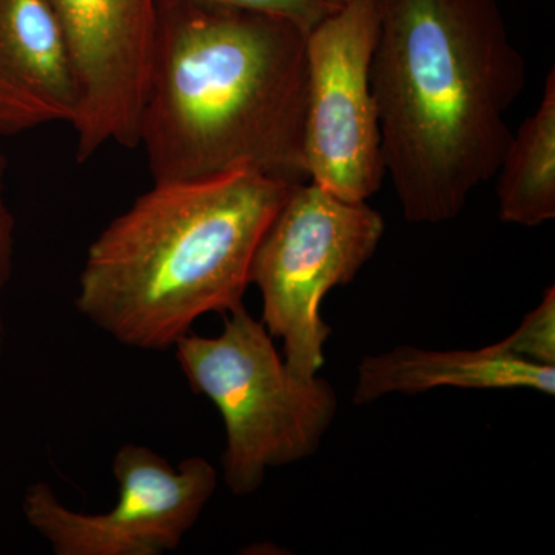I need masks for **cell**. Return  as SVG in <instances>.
<instances>
[{
  "label": "cell",
  "mask_w": 555,
  "mask_h": 555,
  "mask_svg": "<svg viewBox=\"0 0 555 555\" xmlns=\"http://www.w3.org/2000/svg\"><path fill=\"white\" fill-rule=\"evenodd\" d=\"M371 65L386 177L404 218L440 224L495 178L526 62L496 0H377Z\"/></svg>",
  "instance_id": "1"
},
{
  "label": "cell",
  "mask_w": 555,
  "mask_h": 555,
  "mask_svg": "<svg viewBox=\"0 0 555 555\" xmlns=\"http://www.w3.org/2000/svg\"><path fill=\"white\" fill-rule=\"evenodd\" d=\"M308 33L214 0H160L139 145L153 182L250 170L309 181Z\"/></svg>",
  "instance_id": "2"
},
{
  "label": "cell",
  "mask_w": 555,
  "mask_h": 555,
  "mask_svg": "<svg viewBox=\"0 0 555 555\" xmlns=\"http://www.w3.org/2000/svg\"><path fill=\"white\" fill-rule=\"evenodd\" d=\"M292 185L250 170L153 182L91 243L80 315L120 345L173 349L199 318L243 306L259 241Z\"/></svg>",
  "instance_id": "3"
},
{
  "label": "cell",
  "mask_w": 555,
  "mask_h": 555,
  "mask_svg": "<svg viewBox=\"0 0 555 555\" xmlns=\"http://www.w3.org/2000/svg\"><path fill=\"white\" fill-rule=\"evenodd\" d=\"M173 349L190 389L222 416V476L233 494H254L269 469L315 454L337 414L334 387L292 374L244 305L225 313L217 337L190 332Z\"/></svg>",
  "instance_id": "4"
},
{
  "label": "cell",
  "mask_w": 555,
  "mask_h": 555,
  "mask_svg": "<svg viewBox=\"0 0 555 555\" xmlns=\"http://www.w3.org/2000/svg\"><path fill=\"white\" fill-rule=\"evenodd\" d=\"M385 221L367 201H347L313 182L292 185L259 241L250 284L261 321L283 339L284 363L298 378L317 377L331 327L320 306L328 291L352 283L374 257Z\"/></svg>",
  "instance_id": "5"
},
{
  "label": "cell",
  "mask_w": 555,
  "mask_h": 555,
  "mask_svg": "<svg viewBox=\"0 0 555 555\" xmlns=\"http://www.w3.org/2000/svg\"><path fill=\"white\" fill-rule=\"evenodd\" d=\"M378 31L377 0H347L306 38L309 181L356 203L374 196L386 177L371 87Z\"/></svg>",
  "instance_id": "6"
},
{
  "label": "cell",
  "mask_w": 555,
  "mask_h": 555,
  "mask_svg": "<svg viewBox=\"0 0 555 555\" xmlns=\"http://www.w3.org/2000/svg\"><path fill=\"white\" fill-rule=\"evenodd\" d=\"M118 503L102 514L69 509L46 481L22 503L28 525L56 555H160L175 551L217 491V469L203 456L171 465L150 448L124 444L112 463Z\"/></svg>",
  "instance_id": "7"
},
{
  "label": "cell",
  "mask_w": 555,
  "mask_h": 555,
  "mask_svg": "<svg viewBox=\"0 0 555 555\" xmlns=\"http://www.w3.org/2000/svg\"><path fill=\"white\" fill-rule=\"evenodd\" d=\"M67 43L76 87L69 120L83 163L109 142L139 145L160 0H47Z\"/></svg>",
  "instance_id": "8"
},
{
  "label": "cell",
  "mask_w": 555,
  "mask_h": 555,
  "mask_svg": "<svg viewBox=\"0 0 555 555\" xmlns=\"http://www.w3.org/2000/svg\"><path fill=\"white\" fill-rule=\"evenodd\" d=\"M459 389H529L554 396L555 366H540L511 353L502 341L477 350H426L401 346L364 358L353 401L369 404L390 393Z\"/></svg>",
  "instance_id": "9"
},
{
  "label": "cell",
  "mask_w": 555,
  "mask_h": 555,
  "mask_svg": "<svg viewBox=\"0 0 555 555\" xmlns=\"http://www.w3.org/2000/svg\"><path fill=\"white\" fill-rule=\"evenodd\" d=\"M0 75L72 120L75 78L60 22L47 0H0Z\"/></svg>",
  "instance_id": "10"
},
{
  "label": "cell",
  "mask_w": 555,
  "mask_h": 555,
  "mask_svg": "<svg viewBox=\"0 0 555 555\" xmlns=\"http://www.w3.org/2000/svg\"><path fill=\"white\" fill-rule=\"evenodd\" d=\"M499 217L535 228L555 218V69L539 108L513 133L495 173Z\"/></svg>",
  "instance_id": "11"
},
{
  "label": "cell",
  "mask_w": 555,
  "mask_h": 555,
  "mask_svg": "<svg viewBox=\"0 0 555 555\" xmlns=\"http://www.w3.org/2000/svg\"><path fill=\"white\" fill-rule=\"evenodd\" d=\"M511 353L540 366H555V288L545 292L539 308L524 318L509 337L502 339Z\"/></svg>",
  "instance_id": "12"
},
{
  "label": "cell",
  "mask_w": 555,
  "mask_h": 555,
  "mask_svg": "<svg viewBox=\"0 0 555 555\" xmlns=\"http://www.w3.org/2000/svg\"><path fill=\"white\" fill-rule=\"evenodd\" d=\"M53 120H62L56 109L0 75V133H21Z\"/></svg>",
  "instance_id": "13"
},
{
  "label": "cell",
  "mask_w": 555,
  "mask_h": 555,
  "mask_svg": "<svg viewBox=\"0 0 555 555\" xmlns=\"http://www.w3.org/2000/svg\"><path fill=\"white\" fill-rule=\"evenodd\" d=\"M214 2L284 17L297 24L306 33L317 27L327 14L335 10L327 0H214Z\"/></svg>",
  "instance_id": "14"
},
{
  "label": "cell",
  "mask_w": 555,
  "mask_h": 555,
  "mask_svg": "<svg viewBox=\"0 0 555 555\" xmlns=\"http://www.w3.org/2000/svg\"><path fill=\"white\" fill-rule=\"evenodd\" d=\"M3 173H5V159H3L2 150H0V356L3 352V345H5L2 295L11 275L14 246V217L11 214L9 204H7Z\"/></svg>",
  "instance_id": "15"
},
{
  "label": "cell",
  "mask_w": 555,
  "mask_h": 555,
  "mask_svg": "<svg viewBox=\"0 0 555 555\" xmlns=\"http://www.w3.org/2000/svg\"><path fill=\"white\" fill-rule=\"evenodd\" d=\"M331 5H334L335 9H338L339 5H343V3L347 2V0H327Z\"/></svg>",
  "instance_id": "16"
}]
</instances>
